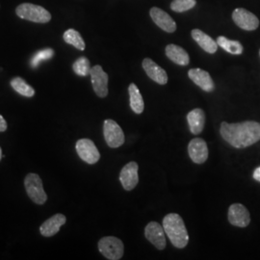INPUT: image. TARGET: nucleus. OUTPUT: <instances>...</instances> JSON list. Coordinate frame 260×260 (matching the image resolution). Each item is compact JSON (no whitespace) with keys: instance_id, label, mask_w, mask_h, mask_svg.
<instances>
[{"instance_id":"obj_17","label":"nucleus","mask_w":260,"mask_h":260,"mask_svg":"<svg viewBox=\"0 0 260 260\" xmlns=\"http://www.w3.org/2000/svg\"><path fill=\"white\" fill-rule=\"evenodd\" d=\"M67 218L63 214H56L47 219L40 228V232L44 237H51L58 233L61 227L66 223Z\"/></svg>"},{"instance_id":"obj_2","label":"nucleus","mask_w":260,"mask_h":260,"mask_svg":"<svg viewBox=\"0 0 260 260\" xmlns=\"http://www.w3.org/2000/svg\"><path fill=\"white\" fill-rule=\"evenodd\" d=\"M163 228L172 244L177 249H183L189 242V235L182 218L171 213L163 219Z\"/></svg>"},{"instance_id":"obj_27","label":"nucleus","mask_w":260,"mask_h":260,"mask_svg":"<svg viewBox=\"0 0 260 260\" xmlns=\"http://www.w3.org/2000/svg\"><path fill=\"white\" fill-rule=\"evenodd\" d=\"M196 3V0H173L171 4V9L174 12L182 13L194 8Z\"/></svg>"},{"instance_id":"obj_1","label":"nucleus","mask_w":260,"mask_h":260,"mask_svg":"<svg viewBox=\"0 0 260 260\" xmlns=\"http://www.w3.org/2000/svg\"><path fill=\"white\" fill-rule=\"evenodd\" d=\"M220 133L223 139L236 148H244L260 140V124L247 121L238 124L222 123Z\"/></svg>"},{"instance_id":"obj_28","label":"nucleus","mask_w":260,"mask_h":260,"mask_svg":"<svg viewBox=\"0 0 260 260\" xmlns=\"http://www.w3.org/2000/svg\"><path fill=\"white\" fill-rule=\"evenodd\" d=\"M7 130V123L5 119L0 115V132H4Z\"/></svg>"},{"instance_id":"obj_7","label":"nucleus","mask_w":260,"mask_h":260,"mask_svg":"<svg viewBox=\"0 0 260 260\" xmlns=\"http://www.w3.org/2000/svg\"><path fill=\"white\" fill-rule=\"evenodd\" d=\"M75 148L79 157L88 164H96L101 158L99 149L90 139L78 140L75 144Z\"/></svg>"},{"instance_id":"obj_23","label":"nucleus","mask_w":260,"mask_h":260,"mask_svg":"<svg viewBox=\"0 0 260 260\" xmlns=\"http://www.w3.org/2000/svg\"><path fill=\"white\" fill-rule=\"evenodd\" d=\"M64 41L69 44H72L75 48L79 50H84L86 47V44L84 40L82 39L81 35L79 34L78 31L74 29H68L64 35H63Z\"/></svg>"},{"instance_id":"obj_5","label":"nucleus","mask_w":260,"mask_h":260,"mask_svg":"<svg viewBox=\"0 0 260 260\" xmlns=\"http://www.w3.org/2000/svg\"><path fill=\"white\" fill-rule=\"evenodd\" d=\"M24 186L29 198L37 204H43L47 196L43 187V181L37 173H28L24 179Z\"/></svg>"},{"instance_id":"obj_30","label":"nucleus","mask_w":260,"mask_h":260,"mask_svg":"<svg viewBox=\"0 0 260 260\" xmlns=\"http://www.w3.org/2000/svg\"><path fill=\"white\" fill-rule=\"evenodd\" d=\"M2 158V150H1V147H0V160Z\"/></svg>"},{"instance_id":"obj_24","label":"nucleus","mask_w":260,"mask_h":260,"mask_svg":"<svg viewBox=\"0 0 260 260\" xmlns=\"http://www.w3.org/2000/svg\"><path fill=\"white\" fill-rule=\"evenodd\" d=\"M11 86L14 89L16 93L19 95L26 97V98H32L35 95V90L25 82L24 79L21 77H14L11 80Z\"/></svg>"},{"instance_id":"obj_8","label":"nucleus","mask_w":260,"mask_h":260,"mask_svg":"<svg viewBox=\"0 0 260 260\" xmlns=\"http://www.w3.org/2000/svg\"><path fill=\"white\" fill-rule=\"evenodd\" d=\"M232 19L238 27L246 31H254L260 26L258 16L244 8L235 9L232 13Z\"/></svg>"},{"instance_id":"obj_13","label":"nucleus","mask_w":260,"mask_h":260,"mask_svg":"<svg viewBox=\"0 0 260 260\" xmlns=\"http://www.w3.org/2000/svg\"><path fill=\"white\" fill-rule=\"evenodd\" d=\"M188 153L194 163L202 164L208 158L207 144L203 139L195 138L188 144Z\"/></svg>"},{"instance_id":"obj_18","label":"nucleus","mask_w":260,"mask_h":260,"mask_svg":"<svg viewBox=\"0 0 260 260\" xmlns=\"http://www.w3.org/2000/svg\"><path fill=\"white\" fill-rule=\"evenodd\" d=\"M192 38L198 43L202 49L210 54L215 53L218 49V43L210 36L202 32L200 29L192 30Z\"/></svg>"},{"instance_id":"obj_4","label":"nucleus","mask_w":260,"mask_h":260,"mask_svg":"<svg viewBox=\"0 0 260 260\" xmlns=\"http://www.w3.org/2000/svg\"><path fill=\"white\" fill-rule=\"evenodd\" d=\"M99 250L107 260H119L124 256L125 247L121 239L114 236H107L100 240Z\"/></svg>"},{"instance_id":"obj_21","label":"nucleus","mask_w":260,"mask_h":260,"mask_svg":"<svg viewBox=\"0 0 260 260\" xmlns=\"http://www.w3.org/2000/svg\"><path fill=\"white\" fill-rule=\"evenodd\" d=\"M130 92V108L136 114H142L144 109V100L143 97L134 83H131L129 87Z\"/></svg>"},{"instance_id":"obj_26","label":"nucleus","mask_w":260,"mask_h":260,"mask_svg":"<svg viewBox=\"0 0 260 260\" xmlns=\"http://www.w3.org/2000/svg\"><path fill=\"white\" fill-rule=\"evenodd\" d=\"M53 55H54V51L51 48H45L43 50H40L32 57L30 61V65L32 68L35 69L43 61H46V60L53 57Z\"/></svg>"},{"instance_id":"obj_20","label":"nucleus","mask_w":260,"mask_h":260,"mask_svg":"<svg viewBox=\"0 0 260 260\" xmlns=\"http://www.w3.org/2000/svg\"><path fill=\"white\" fill-rule=\"evenodd\" d=\"M166 55L173 63L180 66H187L190 62V58L185 49L181 46L175 44H169L166 46Z\"/></svg>"},{"instance_id":"obj_9","label":"nucleus","mask_w":260,"mask_h":260,"mask_svg":"<svg viewBox=\"0 0 260 260\" xmlns=\"http://www.w3.org/2000/svg\"><path fill=\"white\" fill-rule=\"evenodd\" d=\"M91 81L93 89L98 97L105 98L108 95V74L103 71L100 65L91 69Z\"/></svg>"},{"instance_id":"obj_3","label":"nucleus","mask_w":260,"mask_h":260,"mask_svg":"<svg viewBox=\"0 0 260 260\" xmlns=\"http://www.w3.org/2000/svg\"><path fill=\"white\" fill-rule=\"evenodd\" d=\"M15 13L20 18L36 23H46L51 19V14L47 10L42 6L31 3L18 5L15 9Z\"/></svg>"},{"instance_id":"obj_6","label":"nucleus","mask_w":260,"mask_h":260,"mask_svg":"<svg viewBox=\"0 0 260 260\" xmlns=\"http://www.w3.org/2000/svg\"><path fill=\"white\" fill-rule=\"evenodd\" d=\"M103 135L106 143L112 148H117L123 145L126 140L124 131L113 120L104 121Z\"/></svg>"},{"instance_id":"obj_19","label":"nucleus","mask_w":260,"mask_h":260,"mask_svg":"<svg viewBox=\"0 0 260 260\" xmlns=\"http://www.w3.org/2000/svg\"><path fill=\"white\" fill-rule=\"evenodd\" d=\"M188 125L190 131L193 134H200L202 133L204 124H205V115L202 109L197 108L190 111L187 115Z\"/></svg>"},{"instance_id":"obj_29","label":"nucleus","mask_w":260,"mask_h":260,"mask_svg":"<svg viewBox=\"0 0 260 260\" xmlns=\"http://www.w3.org/2000/svg\"><path fill=\"white\" fill-rule=\"evenodd\" d=\"M253 176H254V178H255L256 180H258V181H260V167L257 168V169L255 170Z\"/></svg>"},{"instance_id":"obj_10","label":"nucleus","mask_w":260,"mask_h":260,"mask_svg":"<svg viewBox=\"0 0 260 260\" xmlns=\"http://www.w3.org/2000/svg\"><path fill=\"white\" fill-rule=\"evenodd\" d=\"M163 226L157 222H150L144 229L145 238L158 250L166 248V236Z\"/></svg>"},{"instance_id":"obj_12","label":"nucleus","mask_w":260,"mask_h":260,"mask_svg":"<svg viewBox=\"0 0 260 260\" xmlns=\"http://www.w3.org/2000/svg\"><path fill=\"white\" fill-rule=\"evenodd\" d=\"M229 221L232 226L246 228L251 222L248 209L241 203H233L229 209Z\"/></svg>"},{"instance_id":"obj_15","label":"nucleus","mask_w":260,"mask_h":260,"mask_svg":"<svg viewBox=\"0 0 260 260\" xmlns=\"http://www.w3.org/2000/svg\"><path fill=\"white\" fill-rule=\"evenodd\" d=\"M189 78L205 92H213L215 84L210 74L202 69H192L188 72Z\"/></svg>"},{"instance_id":"obj_16","label":"nucleus","mask_w":260,"mask_h":260,"mask_svg":"<svg viewBox=\"0 0 260 260\" xmlns=\"http://www.w3.org/2000/svg\"><path fill=\"white\" fill-rule=\"evenodd\" d=\"M143 68L147 76L158 83L160 85H165L168 82V75L165 70H163L155 62L149 58H145L143 61Z\"/></svg>"},{"instance_id":"obj_31","label":"nucleus","mask_w":260,"mask_h":260,"mask_svg":"<svg viewBox=\"0 0 260 260\" xmlns=\"http://www.w3.org/2000/svg\"></svg>"},{"instance_id":"obj_14","label":"nucleus","mask_w":260,"mask_h":260,"mask_svg":"<svg viewBox=\"0 0 260 260\" xmlns=\"http://www.w3.org/2000/svg\"><path fill=\"white\" fill-rule=\"evenodd\" d=\"M149 14L153 20V22L166 32L173 33L176 30V24L171 15L167 14L165 11L161 10L157 7H153L150 9Z\"/></svg>"},{"instance_id":"obj_22","label":"nucleus","mask_w":260,"mask_h":260,"mask_svg":"<svg viewBox=\"0 0 260 260\" xmlns=\"http://www.w3.org/2000/svg\"><path fill=\"white\" fill-rule=\"evenodd\" d=\"M217 43L223 49L233 55H240L243 52V45L238 41H231L224 36H220L217 39Z\"/></svg>"},{"instance_id":"obj_11","label":"nucleus","mask_w":260,"mask_h":260,"mask_svg":"<svg viewBox=\"0 0 260 260\" xmlns=\"http://www.w3.org/2000/svg\"><path fill=\"white\" fill-rule=\"evenodd\" d=\"M139 166L136 162H130L127 164L120 173V181L127 191H131L137 186L139 182Z\"/></svg>"},{"instance_id":"obj_25","label":"nucleus","mask_w":260,"mask_h":260,"mask_svg":"<svg viewBox=\"0 0 260 260\" xmlns=\"http://www.w3.org/2000/svg\"><path fill=\"white\" fill-rule=\"evenodd\" d=\"M73 72H75L79 76L85 77L90 74L91 72V66L90 61L86 57L78 58L72 65Z\"/></svg>"}]
</instances>
